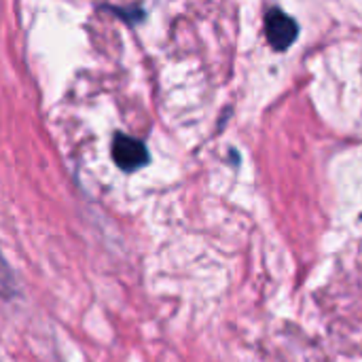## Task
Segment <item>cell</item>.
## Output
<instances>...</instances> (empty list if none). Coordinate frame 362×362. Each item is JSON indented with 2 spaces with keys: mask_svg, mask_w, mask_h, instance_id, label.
I'll list each match as a JSON object with an SVG mask.
<instances>
[{
  "mask_svg": "<svg viewBox=\"0 0 362 362\" xmlns=\"http://www.w3.org/2000/svg\"><path fill=\"white\" fill-rule=\"evenodd\" d=\"M265 34L269 45L276 51H286L299 34V25L293 17H288L280 8H269L265 17Z\"/></svg>",
  "mask_w": 362,
  "mask_h": 362,
  "instance_id": "obj_1",
  "label": "cell"
},
{
  "mask_svg": "<svg viewBox=\"0 0 362 362\" xmlns=\"http://www.w3.org/2000/svg\"><path fill=\"white\" fill-rule=\"evenodd\" d=\"M112 161L125 170V172H134L142 165L148 163V151L144 146L142 140H136V138H129L125 134H117L112 138Z\"/></svg>",
  "mask_w": 362,
  "mask_h": 362,
  "instance_id": "obj_2",
  "label": "cell"
}]
</instances>
